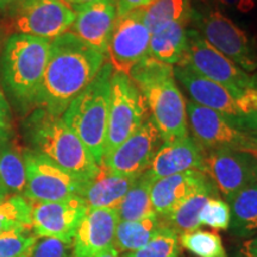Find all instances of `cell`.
I'll return each instance as SVG.
<instances>
[{"label": "cell", "instance_id": "obj_1", "mask_svg": "<svg viewBox=\"0 0 257 257\" xmlns=\"http://www.w3.org/2000/svg\"><path fill=\"white\" fill-rule=\"evenodd\" d=\"M106 55L67 31L50 41L49 55L36 108L62 117L74 99L91 83Z\"/></svg>", "mask_w": 257, "mask_h": 257}, {"label": "cell", "instance_id": "obj_2", "mask_svg": "<svg viewBox=\"0 0 257 257\" xmlns=\"http://www.w3.org/2000/svg\"><path fill=\"white\" fill-rule=\"evenodd\" d=\"M49 47V40L22 34H10L3 44L0 85L22 117H27L36 108Z\"/></svg>", "mask_w": 257, "mask_h": 257}, {"label": "cell", "instance_id": "obj_3", "mask_svg": "<svg viewBox=\"0 0 257 257\" xmlns=\"http://www.w3.org/2000/svg\"><path fill=\"white\" fill-rule=\"evenodd\" d=\"M128 76L142 92L163 142L189 136L186 101L175 81L174 67L147 56Z\"/></svg>", "mask_w": 257, "mask_h": 257}, {"label": "cell", "instance_id": "obj_4", "mask_svg": "<svg viewBox=\"0 0 257 257\" xmlns=\"http://www.w3.org/2000/svg\"><path fill=\"white\" fill-rule=\"evenodd\" d=\"M22 131L30 150L48 157L75 178L89 181L98 173L99 166L91 153L62 117L35 108L24 117Z\"/></svg>", "mask_w": 257, "mask_h": 257}, {"label": "cell", "instance_id": "obj_5", "mask_svg": "<svg viewBox=\"0 0 257 257\" xmlns=\"http://www.w3.org/2000/svg\"><path fill=\"white\" fill-rule=\"evenodd\" d=\"M112 74L113 68L106 61L94 80L62 114L64 123L81 140L98 166L105 155Z\"/></svg>", "mask_w": 257, "mask_h": 257}, {"label": "cell", "instance_id": "obj_6", "mask_svg": "<svg viewBox=\"0 0 257 257\" xmlns=\"http://www.w3.org/2000/svg\"><path fill=\"white\" fill-rule=\"evenodd\" d=\"M174 67L175 79L186 88L195 104L211 108L234 126L257 134V91H236L211 81L195 73L191 67Z\"/></svg>", "mask_w": 257, "mask_h": 257}, {"label": "cell", "instance_id": "obj_7", "mask_svg": "<svg viewBox=\"0 0 257 257\" xmlns=\"http://www.w3.org/2000/svg\"><path fill=\"white\" fill-rule=\"evenodd\" d=\"M149 115L146 99L130 76L113 70L104 157L136 133Z\"/></svg>", "mask_w": 257, "mask_h": 257}, {"label": "cell", "instance_id": "obj_8", "mask_svg": "<svg viewBox=\"0 0 257 257\" xmlns=\"http://www.w3.org/2000/svg\"><path fill=\"white\" fill-rule=\"evenodd\" d=\"M5 29L10 34L54 40L67 32L75 21V12L63 0H23L5 12Z\"/></svg>", "mask_w": 257, "mask_h": 257}, {"label": "cell", "instance_id": "obj_9", "mask_svg": "<svg viewBox=\"0 0 257 257\" xmlns=\"http://www.w3.org/2000/svg\"><path fill=\"white\" fill-rule=\"evenodd\" d=\"M193 22L200 36L246 73L257 70V50L243 29L217 9L195 12Z\"/></svg>", "mask_w": 257, "mask_h": 257}, {"label": "cell", "instance_id": "obj_10", "mask_svg": "<svg viewBox=\"0 0 257 257\" xmlns=\"http://www.w3.org/2000/svg\"><path fill=\"white\" fill-rule=\"evenodd\" d=\"M186 112L192 138L204 152L231 149L256 154L257 134L234 126L223 115L192 100L186 102Z\"/></svg>", "mask_w": 257, "mask_h": 257}, {"label": "cell", "instance_id": "obj_11", "mask_svg": "<svg viewBox=\"0 0 257 257\" xmlns=\"http://www.w3.org/2000/svg\"><path fill=\"white\" fill-rule=\"evenodd\" d=\"M27 182L23 197L30 201H60L81 194L86 182L42 154L24 150Z\"/></svg>", "mask_w": 257, "mask_h": 257}, {"label": "cell", "instance_id": "obj_12", "mask_svg": "<svg viewBox=\"0 0 257 257\" xmlns=\"http://www.w3.org/2000/svg\"><path fill=\"white\" fill-rule=\"evenodd\" d=\"M187 35L188 49L181 64L191 67L199 75L230 89L255 88L252 76L210 46L195 29H188Z\"/></svg>", "mask_w": 257, "mask_h": 257}, {"label": "cell", "instance_id": "obj_13", "mask_svg": "<svg viewBox=\"0 0 257 257\" xmlns=\"http://www.w3.org/2000/svg\"><path fill=\"white\" fill-rule=\"evenodd\" d=\"M204 173L227 202L234 194L257 182V155L231 149L204 152Z\"/></svg>", "mask_w": 257, "mask_h": 257}, {"label": "cell", "instance_id": "obj_14", "mask_svg": "<svg viewBox=\"0 0 257 257\" xmlns=\"http://www.w3.org/2000/svg\"><path fill=\"white\" fill-rule=\"evenodd\" d=\"M150 36L142 9L118 16L106 51L114 72L128 75L130 70L148 56Z\"/></svg>", "mask_w": 257, "mask_h": 257}, {"label": "cell", "instance_id": "obj_15", "mask_svg": "<svg viewBox=\"0 0 257 257\" xmlns=\"http://www.w3.org/2000/svg\"><path fill=\"white\" fill-rule=\"evenodd\" d=\"M31 226L37 238H55L72 244L88 207L79 195L60 201H30Z\"/></svg>", "mask_w": 257, "mask_h": 257}, {"label": "cell", "instance_id": "obj_16", "mask_svg": "<svg viewBox=\"0 0 257 257\" xmlns=\"http://www.w3.org/2000/svg\"><path fill=\"white\" fill-rule=\"evenodd\" d=\"M162 143L159 128L149 115L136 133L104 157L101 166L115 174L138 178L149 169Z\"/></svg>", "mask_w": 257, "mask_h": 257}, {"label": "cell", "instance_id": "obj_17", "mask_svg": "<svg viewBox=\"0 0 257 257\" xmlns=\"http://www.w3.org/2000/svg\"><path fill=\"white\" fill-rule=\"evenodd\" d=\"M73 10L75 21L68 31L106 55L118 18L117 0H96Z\"/></svg>", "mask_w": 257, "mask_h": 257}, {"label": "cell", "instance_id": "obj_18", "mask_svg": "<svg viewBox=\"0 0 257 257\" xmlns=\"http://www.w3.org/2000/svg\"><path fill=\"white\" fill-rule=\"evenodd\" d=\"M117 210L88 208L80 221L72 243V257H95L114 244Z\"/></svg>", "mask_w": 257, "mask_h": 257}, {"label": "cell", "instance_id": "obj_19", "mask_svg": "<svg viewBox=\"0 0 257 257\" xmlns=\"http://www.w3.org/2000/svg\"><path fill=\"white\" fill-rule=\"evenodd\" d=\"M187 170L204 173V150L191 136L161 144L146 174L154 182Z\"/></svg>", "mask_w": 257, "mask_h": 257}, {"label": "cell", "instance_id": "obj_20", "mask_svg": "<svg viewBox=\"0 0 257 257\" xmlns=\"http://www.w3.org/2000/svg\"><path fill=\"white\" fill-rule=\"evenodd\" d=\"M210 181L211 179L199 170H187L155 180L150 188V199L154 211L160 217H167L185 199Z\"/></svg>", "mask_w": 257, "mask_h": 257}, {"label": "cell", "instance_id": "obj_21", "mask_svg": "<svg viewBox=\"0 0 257 257\" xmlns=\"http://www.w3.org/2000/svg\"><path fill=\"white\" fill-rule=\"evenodd\" d=\"M136 179L134 176L115 174L104 166H99L98 173L86 182L80 197L88 208L117 210Z\"/></svg>", "mask_w": 257, "mask_h": 257}, {"label": "cell", "instance_id": "obj_22", "mask_svg": "<svg viewBox=\"0 0 257 257\" xmlns=\"http://www.w3.org/2000/svg\"><path fill=\"white\" fill-rule=\"evenodd\" d=\"M186 27L184 24H170L152 34L148 56L170 66L181 64L188 49V29Z\"/></svg>", "mask_w": 257, "mask_h": 257}, {"label": "cell", "instance_id": "obj_23", "mask_svg": "<svg viewBox=\"0 0 257 257\" xmlns=\"http://www.w3.org/2000/svg\"><path fill=\"white\" fill-rule=\"evenodd\" d=\"M144 23L150 34L170 24L192 23L195 16L191 0H154L142 9Z\"/></svg>", "mask_w": 257, "mask_h": 257}, {"label": "cell", "instance_id": "obj_24", "mask_svg": "<svg viewBox=\"0 0 257 257\" xmlns=\"http://www.w3.org/2000/svg\"><path fill=\"white\" fill-rule=\"evenodd\" d=\"M166 223L159 214L141 220L119 221L115 229L113 246L118 252H131L149 243Z\"/></svg>", "mask_w": 257, "mask_h": 257}, {"label": "cell", "instance_id": "obj_25", "mask_svg": "<svg viewBox=\"0 0 257 257\" xmlns=\"http://www.w3.org/2000/svg\"><path fill=\"white\" fill-rule=\"evenodd\" d=\"M216 194L217 188L211 180L204 187L198 189L187 199H185L179 206H176L170 212L168 216L163 218V220L166 225L174 230L179 236L182 233L199 230L200 227L199 213L204 207L205 202Z\"/></svg>", "mask_w": 257, "mask_h": 257}, {"label": "cell", "instance_id": "obj_26", "mask_svg": "<svg viewBox=\"0 0 257 257\" xmlns=\"http://www.w3.org/2000/svg\"><path fill=\"white\" fill-rule=\"evenodd\" d=\"M231 232L238 237L257 234V182L234 194L227 201Z\"/></svg>", "mask_w": 257, "mask_h": 257}, {"label": "cell", "instance_id": "obj_27", "mask_svg": "<svg viewBox=\"0 0 257 257\" xmlns=\"http://www.w3.org/2000/svg\"><path fill=\"white\" fill-rule=\"evenodd\" d=\"M0 181L10 194L24 192L27 175L23 152L11 138L0 140Z\"/></svg>", "mask_w": 257, "mask_h": 257}, {"label": "cell", "instance_id": "obj_28", "mask_svg": "<svg viewBox=\"0 0 257 257\" xmlns=\"http://www.w3.org/2000/svg\"><path fill=\"white\" fill-rule=\"evenodd\" d=\"M152 184L153 181L148 178L146 173L138 176L121 200L119 206L117 207L119 221L141 220L156 213L150 199Z\"/></svg>", "mask_w": 257, "mask_h": 257}, {"label": "cell", "instance_id": "obj_29", "mask_svg": "<svg viewBox=\"0 0 257 257\" xmlns=\"http://www.w3.org/2000/svg\"><path fill=\"white\" fill-rule=\"evenodd\" d=\"M32 230L31 202L21 194L0 200V234L11 230Z\"/></svg>", "mask_w": 257, "mask_h": 257}, {"label": "cell", "instance_id": "obj_30", "mask_svg": "<svg viewBox=\"0 0 257 257\" xmlns=\"http://www.w3.org/2000/svg\"><path fill=\"white\" fill-rule=\"evenodd\" d=\"M180 246L198 257H227L219 234L213 231L195 230L179 236Z\"/></svg>", "mask_w": 257, "mask_h": 257}, {"label": "cell", "instance_id": "obj_31", "mask_svg": "<svg viewBox=\"0 0 257 257\" xmlns=\"http://www.w3.org/2000/svg\"><path fill=\"white\" fill-rule=\"evenodd\" d=\"M179 234L168 225H165L149 243L135 251L125 252L123 257H179Z\"/></svg>", "mask_w": 257, "mask_h": 257}, {"label": "cell", "instance_id": "obj_32", "mask_svg": "<svg viewBox=\"0 0 257 257\" xmlns=\"http://www.w3.org/2000/svg\"><path fill=\"white\" fill-rule=\"evenodd\" d=\"M30 230H11L0 234V257H21L29 255L38 239Z\"/></svg>", "mask_w": 257, "mask_h": 257}, {"label": "cell", "instance_id": "obj_33", "mask_svg": "<svg viewBox=\"0 0 257 257\" xmlns=\"http://www.w3.org/2000/svg\"><path fill=\"white\" fill-rule=\"evenodd\" d=\"M230 207L225 200L212 197L205 202L199 213L200 226H210L214 230H227L230 226Z\"/></svg>", "mask_w": 257, "mask_h": 257}, {"label": "cell", "instance_id": "obj_34", "mask_svg": "<svg viewBox=\"0 0 257 257\" xmlns=\"http://www.w3.org/2000/svg\"><path fill=\"white\" fill-rule=\"evenodd\" d=\"M72 244L55 238H40L36 240L29 257H72L69 255Z\"/></svg>", "mask_w": 257, "mask_h": 257}, {"label": "cell", "instance_id": "obj_35", "mask_svg": "<svg viewBox=\"0 0 257 257\" xmlns=\"http://www.w3.org/2000/svg\"><path fill=\"white\" fill-rule=\"evenodd\" d=\"M14 135L11 107L3 89H0V140H9Z\"/></svg>", "mask_w": 257, "mask_h": 257}, {"label": "cell", "instance_id": "obj_36", "mask_svg": "<svg viewBox=\"0 0 257 257\" xmlns=\"http://www.w3.org/2000/svg\"><path fill=\"white\" fill-rule=\"evenodd\" d=\"M153 2L154 0H117L118 16H123L134 10L146 8Z\"/></svg>", "mask_w": 257, "mask_h": 257}, {"label": "cell", "instance_id": "obj_37", "mask_svg": "<svg viewBox=\"0 0 257 257\" xmlns=\"http://www.w3.org/2000/svg\"><path fill=\"white\" fill-rule=\"evenodd\" d=\"M239 257H257V234L244 242Z\"/></svg>", "mask_w": 257, "mask_h": 257}, {"label": "cell", "instance_id": "obj_38", "mask_svg": "<svg viewBox=\"0 0 257 257\" xmlns=\"http://www.w3.org/2000/svg\"><path fill=\"white\" fill-rule=\"evenodd\" d=\"M218 2L223 3L224 5L227 6H234V8L243 10V11H246V10L252 8V0H218Z\"/></svg>", "mask_w": 257, "mask_h": 257}, {"label": "cell", "instance_id": "obj_39", "mask_svg": "<svg viewBox=\"0 0 257 257\" xmlns=\"http://www.w3.org/2000/svg\"><path fill=\"white\" fill-rule=\"evenodd\" d=\"M21 2H23V0H0V11L8 12L9 10L15 8Z\"/></svg>", "mask_w": 257, "mask_h": 257}, {"label": "cell", "instance_id": "obj_40", "mask_svg": "<svg viewBox=\"0 0 257 257\" xmlns=\"http://www.w3.org/2000/svg\"><path fill=\"white\" fill-rule=\"evenodd\" d=\"M95 257H119V252L117 251V249H115L114 246H112V248L105 250V251L100 252Z\"/></svg>", "mask_w": 257, "mask_h": 257}, {"label": "cell", "instance_id": "obj_41", "mask_svg": "<svg viewBox=\"0 0 257 257\" xmlns=\"http://www.w3.org/2000/svg\"><path fill=\"white\" fill-rule=\"evenodd\" d=\"M63 2L67 3L69 6H72V9H73V8H75V6L85 5V4H88V3L96 2V0H63Z\"/></svg>", "mask_w": 257, "mask_h": 257}, {"label": "cell", "instance_id": "obj_42", "mask_svg": "<svg viewBox=\"0 0 257 257\" xmlns=\"http://www.w3.org/2000/svg\"><path fill=\"white\" fill-rule=\"evenodd\" d=\"M9 195L11 194H10L8 189L5 188V186L2 184V181H0V200H3V199H5L6 197H9Z\"/></svg>", "mask_w": 257, "mask_h": 257}, {"label": "cell", "instance_id": "obj_43", "mask_svg": "<svg viewBox=\"0 0 257 257\" xmlns=\"http://www.w3.org/2000/svg\"><path fill=\"white\" fill-rule=\"evenodd\" d=\"M6 35H8V34H6L5 29L3 28V25H0V51H2V48H3V44H4L5 38L8 37Z\"/></svg>", "mask_w": 257, "mask_h": 257}, {"label": "cell", "instance_id": "obj_44", "mask_svg": "<svg viewBox=\"0 0 257 257\" xmlns=\"http://www.w3.org/2000/svg\"><path fill=\"white\" fill-rule=\"evenodd\" d=\"M252 80H253V87H255V89L257 91V74H255V75L252 76Z\"/></svg>", "mask_w": 257, "mask_h": 257}, {"label": "cell", "instance_id": "obj_45", "mask_svg": "<svg viewBox=\"0 0 257 257\" xmlns=\"http://www.w3.org/2000/svg\"><path fill=\"white\" fill-rule=\"evenodd\" d=\"M30 256V253H29V255H24V256H21V257H29Z\"/></svg>", "mask_w": 257, "mask_h": 257}, {"label": "cell", "instance_id": "obj_46", "mask_svg": "<svg viewBox=\"0 0 257 257\" xmlns=\"http://www.w3.org/2000/svg\"><path fill=\"white\" fill-rule=\"evenodd\" d=\"M256 154H257V144H256Z\"/></svg>", "mask_w": 257, "mask_h": 257}]
</instances>
